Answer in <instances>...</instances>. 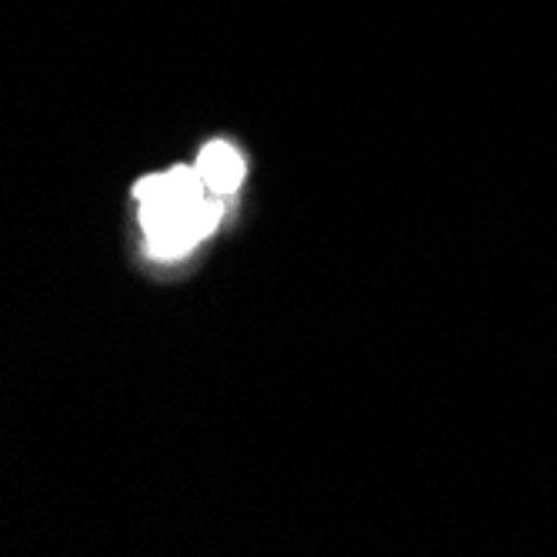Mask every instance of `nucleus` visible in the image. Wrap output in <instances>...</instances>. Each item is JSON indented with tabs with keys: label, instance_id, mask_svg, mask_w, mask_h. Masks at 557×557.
Masks as SVG:
<instances>
[{
	"label": "nucleus",
	"instance_id": "nucleus-1",
	"mask_svg": "<svg viewBox=\"0 0 557 557\" xmlns=\"http://www.w3.org/2000/svg\"><path fill=\"white\" fill-rule=\"evenodd\" d=\"M134 197L140 205V227L147 234L150 255L181 258L221 224L224 205L205 184L197 168H171L168 174H150L137 181Z\"/></svg>",
	"mask_w": 557,
	"mask_h": 557
},
{
	"label": "nucleus",
	"instance_id": "nucleus-2",
	"mask_svg": "<svg viewBox=\"0 0 557 557\" xmlns=\"http://www.w3.org/2000/svg\"><path fill=\"white\" fill-rule=\"evenodd\" d=\"M197 174L205 177V184L218 197H224V194H234L240 187V181H244V161H240V154H237L231 144L211 140L205 150H200V158H197Z\"/></svg>",
	"mask_w": 557,
	"mask_h": 557
}]
</instances>
